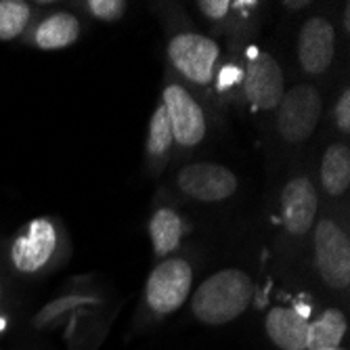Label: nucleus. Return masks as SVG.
<instances>
[{"instance_id": "obj_5", "label": "nucleus", "mask_w": 350, "mask_h": 350, "mask_svg": "<svg viewBox=\"0 0 350 350\" xmlns=\"http://www.w3.org/2000/svg\"><path fill=\"white\" fill-rule=\"evenodd\" d=\"M277 111V133L288 145L306 143L323 113V97L317 86L300 82L292 88H285V94Z\"/></svg>"}, {"instance_id": "obj_15", "label": "nucleus", "mask_w": 350, "mask_h": 350, "mask_svg": "<svg viewBox=\"0 0 350 350\" xmlns=\"http://www.w3.org/2000/svg\"><path fill=\"white\" fill-rule=\"evenodd\" d=\"M348 334V317L340 306L323 308L314 319L308 321L306 350H319L327 346H342Z\"/></svg>"}, {"instance_id": "obj_16", "label": "nucleus", "mask_w": 350, "mask_h": 350, "mask_svg": "<svg viewBox=\"0 0 350 350\" xmlns=\"http://www.w3.org/2000/svg\"><path fill=\"white\" fill-rule=\"evenodd\" d=\"M321 185L329 198H342L350 187V147L348 143H332L321 157Z\"/></svg>"}, {"instance_id": "obj_22", "label": "nucleus", "mask_w": 350, "mask_h": 350, "mask_svg": "<svg viewBox=\"0 0 350 350\" xmlns=\"http://www.w3.org/2000/svg\"><path fill=\"white\" fill-rule=\"evenodd\" d=\"M216 74H220L218 76V88L220 90H227V88H233V86H237V82L241 80V76H243V72L237 68H233V66H225L220 72H216Z\"/></svg>"}, {"instance_id": "obj_25", "label": "nucleus", "mask_w": 350, "mask_h": 350, "mask_svg": "<svg viewBox=\"0 0 350 350\" xmlns=\"http://www.w3.org/2000/svg\"><path fill=\"white\" fill-rule=\"evenodd\" d=\"M0 300H3V285H0Z\"/></svg>"}, {"instance_id": "obj_13", "label": "nucleus", "mask_w": 350, "mask_h": 350, "mask_svg": "<svg viewBox=\"0 0 350 350\" xmlns=\"http://www.w3.org/2000/svg\"><path fill=\"white\" fill-rule=\"evenodd\" d=\"M147 229L153 256L157 260H164L180 245V239L187 231V222L174 208H157L149 218Z\"/></svg>"}, {"instance_id": "obj_12", "label": "nucleus", "mask_w": 350, "mask_h": 350, "mask_svg": "<svg viewBox=\"0 0 350 350\" xmlns=\"http://www.w3.org/2000/svg\"><path fill=\"white\" fill-rule=\"evenodd\" d=\"M308 314L294 304H275L265 314V334L277 350H306Z\"/></svg>"}, {"instance_id": "obj_21", "label": "nucleus", "mask_w": 350, "mask_h": 350, "mask_svg": "<svg viewBox=\"0 0 350 350\" xmlns=\"http://www.w3.org/2000/svg\"><path fill=\"white\" fill-rule=\"evenodd\" d=\"M198 9L208 21L218 23L227 19V15L231 13V3L229 0H202V3H198Z\"/></svg>"}, {"instance_id": "obj_10", "label": "nucleus", "mask_w": 350, "mask_h": 350, "mask_svg": "<svg viewBox=\"0 0 350 350\" xmlns=\"http://www.w3.org/2000/svg\"><path fill=\"white\" fill-rule=\"evenodd\" d=\"M57 245V225L51 218H36L27 225V231L13 241L11 262L23 275H36L53 262Z\"/></svg>"}, {"instance_id": "obj_3", "label": "nucleus", "mask_w": 350, "mask_h": 350, "mask_svg": "<svg viewBox=\"0 0 350 350\" xmlns=\"http://www.w3.org/2000/svg\"><path fill=\"white\" fill-rule=\"evenodd\" d=\"M168 63L174 74L196 88H208L218 72L220 46L214 38L196 29H183L168 40Z\"/></svg>"}, {"instance_id": "obj_19", "label": "nucleus", "mask_w": 350, "mask_h": 350, "mask_svg": "<svg viewBox=\"0 0 350 350\" xmlns=\"http://www.w3.org/2000/svg\"><path fill=\"white\" fill-rule=\"evenodd\" d=\"M126 9L129 5L124 0H88L86 3V11L99 21L105 23H116L126 15Z\"/></svg>"}, {"instance_id": "obj_8", "label": "nucleus", "mask_w": 350, "mask_h": 350, "mask_svg": "<svg viewBox=\"0 0 350 350\" xmlns=\"http://www.w3.org/2000/svg\"><path fill=\"white\" fill-rule=\"evenodd\" d=\"M338 34L336 25L325 15H312L304 19L298 31V63L306 76L321 78L329 72L336 59Z\"/></svg>"}, {"instance_id": "obj_4", "label": "nucleus", "mask_w": 350, "mask_h": 350, "mask_svg": "<svg viewBox=\"0 0 350 350\" xmlns=\"http://www.w3.org/2000/svg\"><path fill=\"white\" fill-rule=\"evenodd\" d=\"M314 269L332 294H346L350 288V237L334 218H321L312 227Z\"/></svg>"}, {"instance_id": "obj_20", "label": "nucleus", "mask_w": 350, "mask_h": 350, "mask_svg": "<svg viewBox=\"0 0 350 350\" xmlns=\"http://www.w3.org/2000/svg\"><path fill=\"white\" fill-rule=\"evenodd\" d=\"M334 124L336 129L344 135L350 133V90L344 88L340 97L334 103Z\"/></svg>"}, {"instance_id": "obj_18", "label": "nucleus", "mask_w": 350, "mask_h": 350, "mask_svg": "<svg viewBox=\"0 0 350 350\" xmlns=\"http://www.w3.org/2000/svg\"><path fill=\"white\" fill-rule=\"evenodd\" d=\"M31 17V9L23 0H3L0 3V40L17 38Z\"/></svg>"}, {"instance_id": "obj_17", "label": "nucleus", "mask_w": 350, "mask_h": 350, "mask_svg": "<svg viewBox=\"0 0 350 350\" xmlns=\"http://www.w3.org/2000/svg\"><path fill=\"white\" fill-rule=\"evenodd\" d=\"M172 147L174 141L170 133V124L166 118V109L160 103L149 118V131H147V160L151 162V166H155V170H160L168 162Z\"/></svg>"}, {"instance_id": "obj_1", "label": "nucleus", "mask_w": 350, "mask_h": 350, "mask_svg": "<svg viewBox=\"0 0 350 350\" xmlns=\"http://www.w3.org/2000/svg\"><path fill=\"white\" fill-rule=\"evenodd\" d=\"M256 283L243 269L229 267L208 275L189 296L196 321L206 327H222L237 321L252 306Z\"/></svg>"}, {"instance_id": "obj_24", "label": "nucleus", "mask_w": 350, "mask_h": 350, "mask_svg": "<svg viewBox=\"0 0 350 350\" xmlns=\"http://www.w3.org/2000/svg\"><path fill=\"white\" fill-rule=\"evenodd\" d=\"M319 350H346L344 346H327V348H319Z\"/></svg>"}, {"instance_id": "obj_23", "label": "nucleus", "mask_w": 350, "mask_h": 350, "mask_svg": "<svg viewBox=\"0 0 350 350\" xmlns=\"http://www.w3.org/2000/svg\"><path fill=\"white\" fill-rule=\"evenodd\" d=\"M344 31H346V34L350 31V9L348 7L344 9Z\"/></svg>"}, {"instance_id": "obj_11", "label": "nucleus", "mask_w": 350, "mask_h": 350, "mask_svg": "<svg viewBox=\"0 0 350 350\" xmlns=\"http://www.w3.org/2000/svg\"><path fill=\"white\" fill-rule=\"evenodd\" d=\"M319 212V193L308 176H294L283 185L279 196L281 225L290 237H304L312 231Z\"/></svg>"}, {"instance_id": "obj_9", "label": "nucleus", "mask_w": 350, "mask_h": 350, "mask_svg": "<svg viewBox=\"0 0 350 350\" xmlns=\"http://www.w3.org/2000/svg\"><path fill=\"white\" fill-rule=\"evenodd\" d=\"M241 84L247 103L260 111H275L285 94V76L279 61L262 51L247 59Z\"/></svg>"}, {"instance_id": "obj_2", "label": "nucleus", "mask_w": 350, "mask_h": 350, "mask_svg": "<svg viewBox=\"0 0 350 350\" xmlns=\"http://www.w3.org/2000/svg\"><path fill=\"white\" fill-rule=\"evenodd\" d=\"M193 267L183 256L157 262L145 283L143 306L149 319L160 321L178 312L193 292Z\"/></svg>"}, {"instance_id": "obj_14", "label": "nucleus", "mask_w": 350, "mask_h": 350, "mask_svg": "<svg viewBox=\"0 0 350 350\" xmlns=\"http://www.w3.org/2000/svg\"><path fill=\"white\" fill-rule=\"evenodd\" d=\"M82 23L74 13L57 11L40 21L34 31V44L42 51H61L78 42Z\"/></svg>"}, {"instance_id": "obj_6", "label": "nucleus", "mask_w": 350, "mask_h": 350, "mask_svg": "<svg viewBox=\"0 0 350 350\" xmlns=\"http://www.w3.org/2000/svg\"><path fill=\"white\" fill-rule=\"evenodd\" d=\"M160 103L166 109L174 145H178L183 151H189L206 139L208 122H206L204 107L185 84L168 78L162 90Z\"/></svg>"}, {"instance_id": "obj_7", "label": "nucleus", "mask_w": 350, "mask_h": 350, "mask_svg": "<svg viewBox=\"0 0 350 350\" xmlns=\"http://www.w3.org/2000/svg\"><path fill=\"white\" fill-rule=\"evenodd\" d=\"M176 187L187 200L200 204H220L239 189L237 174L214 162H191L176 172Z\"/></svg>"}]
</instances>
